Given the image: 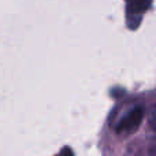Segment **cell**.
I'll return each instance as SVG.
<instances>
[{"instance_id": "2", "label": "cell", "mask_w": 156, "mask_h": 156, "mask_svg": "<svg viewBox=\"0 0 156 156\" xmlns=\"http://www.w3.org/2000/svg\"><path fill=\"white\" fill-rule=\"evenodd\" d=\"M144 119V108L143 107H134L119 121L116 126V132L119 134H130L136 132L140 127L141 122Z\"/></svg>"}, {"instance_id": "1", "label": "cell", "mask_w": 156, "mask_h": 156, "mask_svg": "<svg viewBox=\"0 0 156 156\" xmlns=\"http://www.w3.org/2000/svg\"><path fill=\"white\" fill-rule=\"evenodd\" d=\"M152 2L154 0H126V16L130 29L138 27L144 12L152 7Z\"/></svg>"}]
</instances>
